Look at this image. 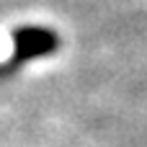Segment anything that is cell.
Here are the masks:
<instances>
[{
    "mask_svg": "<svg viewBox=\"0 0 147 147\" xmlns=\"http://www.w3.org/2000/svg\"><path fill=\"white\" fill-rule=\"evenodd\" d=\"M13 44H16V62H23V59L54 52L57 36L44 31V28H21V31H16Z\"/></svg>",
    "mask_w": 147,
    "mask_h": 147,
    "instance_id": "cell-1",
    "label": "cell"
}]
</instances>
